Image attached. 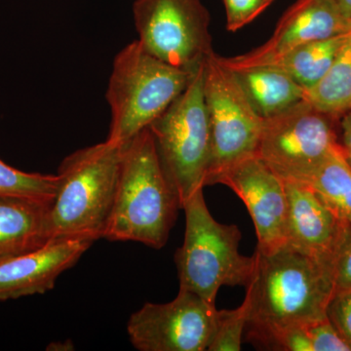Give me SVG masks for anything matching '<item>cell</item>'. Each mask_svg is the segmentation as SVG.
<instances>
[{"mask_svg":"<svg viewBox=\"0 0 351 351\" xmlns=\"http://www.w3.org/2000/svg\"><path fill=\"white\" fill-rule=\"evenodd\" d=\"M255 255V274L246 287L247 337L272 350L277 337L289 328L328 317L335 294L334 265L287 244Z\"/></svg>","mask_w":351,"mask_h":351,"instance_id":"1","label":"cell"},{"mask_svg":"<svg viewBox=\"0 0 351 351\" xmlns=\"http://www.w3.org/2000/svg\"><path fill=\"white\" fill-rule=\"evenodd\" d=\"M182 209L149 128L123 145L117 191L103 239L165 246Z\"/></svg>","mask_w":351,"mask_h":351,"instance_id":"2","label":"cell"},{"mask_svg":"<svg viewBox=\"0 0 351 351\" xmlns=\"http://www.w3.org/2000/svg\"><path fill=\"white\" fill-rule=\"evenodd\" d=\"M123 145L106 142L78 149L62 161L50 207V239H103L121 163Z\"/></svg>","mask_w":351,"mask_h":351,"instance_id":"3","label":"cell"},{"mask_svg":"<svg viewBox=\"0 0 351 351\" xmlns=\"http://www.w3.org/2000/svg\"><path fill=\"white\" fill-rule=\"evenodd\" d=\"M195 71L157 59L138 40L126 45L115 56L108 80L112 120L106 141L124 145L149 128L184 91Z\"/></svg>","mask_w":351,"mask_h":351,"instance_id":"4","label":"cell"},{"mask_svg":"<svg viewBox=\"0 0 351 351\" xmlns=\"http://www.w3.org/2000/svg\"><path fill=\"white\" fill-rule=\"evenodd\" d=\"M184 243L176 252L180 289L215 304L219 288L244 286L255 274L256 255L246 257L239 251V226L223 225L210 213L203 189L186 200Z\"/></svg>","mask_w":351,"mask_h":351,"instance_id":"5","label":"cell"},{"mask_svg":"<svg viewBox=\"0 0 351 351\" xmlns=\"http://www.w3.org/2000/svg\"><path fill=\"white\" fill-rule=\"evenodd\" d=\"M205 60L193 71L184 91L149 127L182 209L191 195L204 189L211 156L204 98Z\"/></svg>","mask_w":351,"mask_h":351,"instance_id":"6","label":"cell"},{"mask_svg":"<svg viewBox=\"0 0 351 351\" xmlns=\"http://www.w3.org/2000/svg\"><path fill=\"white\" fill-rule=\"evenodd\" d=\"M204 98L211 134L206 186L216 184L228 168L256 156L263 119L252 108L232 71L219 63L215 52L205 60Z\"/></svg>","mask_w":351,"mask_h":351,"instance_id":"7","label":"cell"},{"mask_svg":"<svg viewBox=\"0 0 351 351\" xmlns=\"http://www.w3.org/2000/svg\"><path fill=\"white\" fill-rule=\"evenodd\" d=\"M338 120L300 101L263 119L256 156L284 181H302L339 145Z\"/></svg>","mask_w":351,"mask_h":351,"instance_id":"8","label":"cell"},{"mask_svg":"<svg viewBox=\"0 0 351 351\" xmlns=\"http://www.w3.org/2000/svg\"><path fill=\"white\" fill-rule=\"evenodd\" d=\"M133 16L138 43L171 66L195 71L214 52L211 15L201 0H136Z\"/></svg>","mask_w":351,"mask_h":351,"instance_id":"9","label":"cell"},{"mask_svg":"<svg viewBox=\"0 0 351 351\" xmlns=\"http://www.w3.org/2000/svg\"><path fill=\"white\" fill-rule=\"evenodd\" d=\"M215 304L179 289L167 304L147 302L132 314L127 332L140 351H205L216 332Z\"/></svg>","mask_w":351,"mask_h":351,"instance_id":"10","label":"cell"},{"mask_svg":"<svg viewBox=\"0 0 351 351\" xmlns=\"http://www.w3.org/2000/svg\"><path fill=\"white\" fill-rule=\"evenodd\" d=\"M351 32V17L336 0H297L276 25L271 38L256 49L235 57H221L230 71L263 66L295 47Z\"/></svg>","mask_w":351,"mask_h":351,"instance_id":"11","label":"cell"},{"mask_svg":"<svg viewBox=\"0 0 351 351\" xmlns=\"http://www.w3.org/2000/svg\"><path fill=\"white\" fill-rule=\"evenodd\" d=\"M216 184L232 189L248 209L257 234V251L267 254L287 241L288 202L285 182L258 156L221 173Z\"/></svg>","mask_w":351,"mask_h":351,"instance_id":"12","label":"cell"},{"mask_svg":"<svg viewBox=\"0 0 351 351\" xmlns=\"http://www.w3.org/2000/svg\"><path fill=\"white\" fill-rule=\"evenodd\" d=\"M86 237L50 240L40 248L0 262V301L44 294L58 277L80 261L94 243Z\"/></svg>","mask_w":351,"mask_h":351,"instance_id":"13","label":"cell"},{"mask_svg":"<svg viewBox=\"0 0 351 351\" xmlns=\"http://www.w3.org/2000/svg\"><path fill=\"white\" fill-rule=\"evenodd\" d=\"M284 182L288 202L286 244L335 267L350 226L332 213L306 182Z\"/></svg>","mask_w":351,"mask_h":351,"instance_id":"14","label":"cell"},{"mask_svg":"<svg viewBox=\"0 0 351 351\" xmlns=\"http://www.w3.org/2000/svg\"><path fill=\"white\" fill-rule=\"evenodd\" d=\"M51 205L29 198L0 196V262L50 241Z\"/></svg>","mask_w":351,"mask_h":351,"instance_id":"15","label":"cell"},{"mask_svg":"<svg viewBox=\"0 0 351 351\" xmlns=\"http://www.w3.org/2000/svg\"><path fill=\"white\" fill-rule=\"evenodd\" d=\"M232 71L262 119L279 114L306 97V89L276 66H258Z\"/></svg>","mask_w":351,"mask_h":351,"instance_id":"16","label":"cell"},{"mask_svg":"<svg viewBox=\"0 0 351 351\" xmlns=\"http://www.w3.org/2000/svg\"><path fill=\"white\" fill-rule=\"evenodd\" d=\"M350 32L302 44L263 66L280 69L307 91L326 75Z\"/></svg>","mask_w":351,"mask_h":351,"instance_id":"17","label":"cell"},{"mask_svg":"<svg viewBox=\"0 0 351 351\" xmlns=\"http://www.w3.org/2000/svg\"><path fill=\"white\" fill-rule=\"evenodd\" d=\"M341 221L351 226V165L339 144L302 181Z\"/></svg>","mask_w":351,"mask_h":351,"instance_id":"18","label":"cell"},{"mask_svg":"<svg viewBox=\"0 0 351 351\" xmlns=\"http://www.w3.org/2000/svg\"><path fill=\"white\" fill-rule=\"evenodd\" d=\"M304 100L339 119L351 110V32L331 68L315 86L307 90Z\"/></svg>","mask_w":351,"mask_h":351,"instance_id":"19","label":"cell"},{"mask_svg":"<svg viewBox=\"0 0 351 351\" xmlns=\"http://www.w3.org/2000/svg\"><path fill=\"white\" fill-rule=\"evenodd\" d=\"M59 176L27 173L7 165L0 159V196L29 198L53 203Z\"/></svg>","mask_w":351,"mask_h":351,"instance_id":"20","label":"cell"},{"mask_svg":"<svg viewBox=\"0 0 351 351\" xmlns=\"http://www.w3.org/2000/svg\"><path fill=\"white\" fill-rule=\"evenodd\" d=\"M248 314L249 299L247 295H245L243 304L237 308L217 311L216 332L208 350H241L242 336L246 329Z\"/></svg>","mask_w":351,"mask_h":351,"instance_id":"21","label":"cell"},{"mask_svg":"<svg viewBox=\"0 0 351 351\" xmlns=\"http://www.w3.org/2000/svg\"><path fill=\"white\" fill-rule=\"evenodd\" d=\"M226 9V29L235 32L250 24L276 0H223Z\"/></svg>","mask_w":351,"mask_h":351,"instance_id":"22","label":"cell"},{"mask_svg":"<svg viewBox=\"0 0 351 351\" xmlns=\"http://www.w3.org/2000/svg\"><path fill=\"white\" fill-rule=\"evenodd\" d=\"M306 330L313 351H351V346L328 317L306 325Z\"/></svg>","mask_w":351,"mask_h":351,"instance_id":"23","label":"cell"},{"mask_svg":"<svg viewBox=\"0 0 351 351\" xmlns=\"http://www.w3.org/2000/svg\"><path fill=\"white\" fill-rule=\"evenodd\" d=\"M327 316L351 346V288L335 292L328 306Z\"/></svg>","mask_w":351,"mask_h":351,"instance_id":"24","label":"cell"},{"mask_svg":"<svg viewBox=\"0 0 351 351\" xmlns=\"http://www.w3.org/2000/svg\"><path fill=\"white\" fill-rule=\"evenodd\" d=\"M334 277L335 292L351 288V226L335 261Z\"/></svg>","mask_w":351,"mask_h":351,"instance_id":"25","label":"cell"},{"mask_svg":"<svg viewBox=\"0 0 351 351\" xmlns=\"http://www.w3.org/2000/svg\"><path fill=\"white\" fill-rule=\"evenodd\" d=\"M274 350L313 351L306 326H294L281 332L274 341Z\"/></svg>","mask_w":351,"mask_h":351,"instance_id":"26","label":"cell"},{"mask_svg":"<svg viewBox=\"0 0 351 351\" xmlns=\"http://www.w3.org/2000/svg\"><path fill=\"white\" fill-rule=\"evenodd\" d=\"M341 145L348 154H351V110L341 117Z\"/></svg>","mask_w":351,"mask_h":351,"instance_id":"27","label":"cell"},{"mask_svg":"<svg viewBox=\"0 0 351 351\" xmlns=\"http://www.w3.org/2000/svg\"><path fill=\"white\" fill-rule=\"evenodd\" d=\"M341 8L351 17V0H336Z\"/></svg>","mask_w":351,"mask_h":351,"instance_id":"28","label":"cell"},{"mask_svg":"<svg viewBox=\"0 0 351 351\" xmlns=\"http://www.w3.org/2000/svg\"><path fill=\"white\" fill-rule=\"evenodd\" d=\"M346 156L348 157V160L350 161L351 165V154H348V152H346Z\"/></svg>","mask_w":351,"mask_h":351,"instance_id":"29","label":"cell"}]
</instances>
